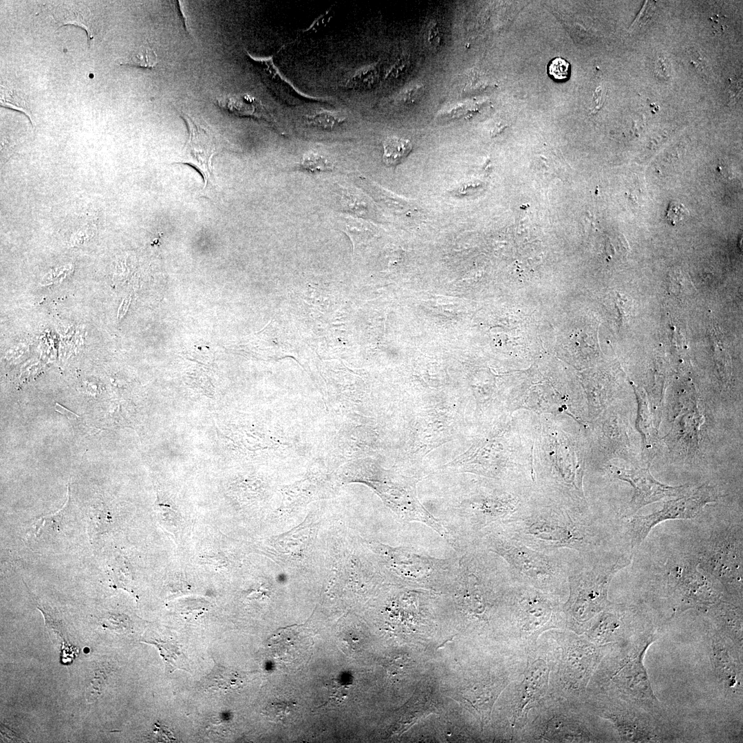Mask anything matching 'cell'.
<instances>
[{
	"label": "cell",
	"instance_id": "4fadbf2b",
	"mask_svg": "<svg viewBox=\"0 0 743 743\" xmlns=\"http://www.w3.org/2000/svg\"><path fill=\"white\" fill-rule=\"evenodd\" d=\"M505 686L504 680L484 677L463 687L454 699L471 712L483 727L489 722L493 707Z\"/></svg>",
	"mask_w": 743,
	"mask_h": 743
},
{
	"label": "cell",
	"instance_id": "e575fe53",
	"mask_svg": "<svg viewBox=\"0 0 743 743\" xmlns=\"http://www.w3.org/2000/svg\"><path fill=\"white\" fill-rule=\"evenodd\" d=\"M105 674L106 672H103L101 669H98L96 671L95 677L91 682V687L89 691V694L87 696V698H90V701L95 700L100 694L103 685L106 679Z\"/></svg>",
	"mask_w": 743,
	"mask_h": 743
},
{
	"label": "cell",
	"instance_id": "484cf974",
	"mask_svg": "<svg viewBox=\"0 0 743 743\" xmlns=\"http://www.w3.org/2000/svg\"><path fill=\"white\" fill-rule=\"evenodd\" d=\"M301 167L312 172L325 171L334 168L332 162L321 154L308 151L303 155L300 162Z\"/></svg>",
	"mask_w": 743,
	"mask_h": 743
},
{
	"label": "cell",
	"instance_id": "cb8c5ba5",
	"mask_svg": "<svg viewBox=\"0 0 743 743\" xmlns=\"http://www.w3.org/2000/svg\"><path fill=\"white\" fill-rule=\"evenodd\" d=\"M0 104L2 107L12 109L25 114L32 123L30 110L23 94L14 88L1 86Z\"/></svg>",
	"mask_w": 743,
	"mask_h": 743
},
{
	"label": "cell",
	"instance_id": "2e32d148",
	"mask_svg": "<svg viewBox=\"0 0 743 743\" xmlns=\"http://www.w3.org/2000/svg\"><path fill=\"white\" fill-rule=\"evenodd\" d=\"M276 655L284 663H301L310 656L312 639L302 626L282 629L275 638Z\"/></svg>",
	"mask_w": 743,
	"mask_h": 743
},
{
	"label": "cell",
	"instance_id": "f546056e",
	"mask_svg": "<svg viewBox=\"0 0 743 743\" xmlns=\"http://www.w3.org/2000/svg\"><path fill=\"white\" fill-rule=\"evenodd\" d=\"M308 120L314 125L325 129H332L341 122L340 118L330 112H319L308 117Z\"/></svg>",
	"mask_w": 743,
	"mask_h": 743
},
{
	"label": "cell",
	"instance_id": "ac0fdd59",
	"mask_svg": "<svg viewBox=\"0 0 743 743\" xmlns=\"http://www.w3.org/2000/svg\"><path fill=\"white\" fill-rule=\"evenodd\" d=\"M708 610L713 614L717 623L724 631V634L735 643L742 647V609L735 605L720 600ZM707 610V611H708Z\"/></svg>",
	"mask_w": 743,
	"mask_h": 743
},
{
	"label": "cell",
	"instance_id": "f1b7e54d",
	"mask_svg": "<svg viewBox=\"0 0 743 743\" xmlns=\"http://www.w3.org/2000/svg\"><path fill=\"white\" fill-rule=\"evenodd\" d=\"M66 505L67 504H65L64 508H62L58 513H56V514L39 517L36 522L35 534L39 535L42 528L46 527L51 528L53 531H59L61 528L63 526L61 523L65 520V513H66L67 509Z\"/></svg>",
	"mask_w": 743,
	"mask_h": 743
},
{
	"label": "cell",
	"instance_id": "9a60e30c",
	"mask_svg": "<svg viewBox=\"0 0 743 743\" xmlns=\"http://www.w3.org/2000/svg\"><path fill=\"white\" fill-rule=\"evenodd\" d=\"M711 660L718 678L733 693L742 692V663L735 650L721 634H714L710 641Z\"/></svg>",
	"mask_w": 743,
	"mask_h": 743
},
{
	"label": "cell",
	"instance_id": "8992f818",
	"mask_svg": "<svg viewBox=\"0 0 743 743\" xmlns=\"http://www.w3.org/2000/svg\"><path fill=\"white\" fill-rule=\"evenodd\" d=\"M695 556L699 568L729 594L742 596V528L731 526L715 530Z\"/></svg>",
	"mask_w": 743,
	"mask_h": 743
},
{
	"label": "cell",
	"instance_id": "d6a6232c",
	"mask_svg": "<svg viewBox=\"0 0 743 743\" xmlns=\"http://www.w3.org/2000/svg\"><path fill=\"white\" fill-rule=\"evenodd\" d=\"M96 231L97 228L94 224H84L73 234L71 241L74 244L83 242L86 239H91L96 233Z\"/></svg>",
	"mask_w": 743,
	"mask_h": 743
},
{
	"label": "cell",
	"instance_id": "8d00e7d4",
	"mask_svg": "<svg viewBox=\"0 0 743 743\" xmlns=\"http://www.w3.org/2000/svg\"><path fill=\"white\" fill-rule=\"evenodd\" d=\"M724 16H720L719 14H714L710 20L712 22V25L715 31L718 34H723L727 28V20Z\"/></svg>",
	"mask_w": 743,
	"mask_h": 743
},
{
	"label": "cell",
	"instance_id": "5b68a950",
	"mask_svg": "<svg viewBox=\"0 0 743 743\" xmlns=\"http://www.w3.org/2000/svg\"><path fill=\"white\" fill-rule=\"evenodd\" d=\"M663 579L674 612L708 610L722 599V586L698 566L695 555H680L664 565Z\"/></svg>",
	"mask_w": 743,
	"mask_h": 743
},
{
	"label": "cell",
	"instance_id": "603a6c76",
	"mask_svg": "<svg viewBox=\"0 0 743 743\" xmlns=\"http://www.w3.org/2000/svg\"><path fill=\"white\" fill-rule=\"evenodd\" d=\"M383 160L387 166H396L408 156L412 149L409 140L387 137L383 142Z\"/></svg>",
	"mask_w": 743,
	"mask_h": 743
},
{
	"label": "cell",
	"instance_id": "4316f807",
	"mask_svg": "<svg viewBox=\"0 0 743 743\" xmlns=\"http://www.w3.org/2000/svg\"><path fill=\"white\" fill-rule=\"evenodd\" d=\"M547 72L554 81L565 82L570 76L571 65L563 58L556 57L548 63Z\"/></svg>",
	"mask_w": 743,
	"mask_h": 743
},
{
	"label": "cell",
	"instance_id": "30bf717a",
	"mask_svg": "<svg viewBox=\"0 0 743 743\" xmlns=\"http://www.w3.org/2000/svg\"><path fill=\"white\" fill-rule=\"evenodd\" d=\"M182 118L186 123L189 138L182 151L181 162L195 168L202 175L206 187L213 176L212 159L222 144L202 120L184 114Z\"/></svg>",
	"mask_w": 743,
	"mask_h": 743
},
{
	"label": "cell",
	"instance_id": "e0dca14e",
	"mask_svg": "<svg viewBox=\"0 0 743 743\" xmlns=\"http://www.w3.org/2000/svg\"><path fill=\"white\" fill-rule=\"evenodd\" d=\"M548 667L542 660L535 661L528 669L520 686L514 709V721L524 716L528 707L544 693L548 682Z\"/></svg>",
	"mask_w": 743,
	"mask_h": 743
},
{
	"label": "cell",
	"instance_id": "5bb4252c",
	"mask_svg": "<svg viewBox=\"0 0 743 743\" xmlns=\"http://www.w3.org/2000/svg\"><path fill=\"white\" fill-rule=\"evenodd\" d=\"M603 717L614 724L623 742H652L664 739L652 717L635 708L605 711Z\"/></svg>",
	"mask_w": 743,
	"mask_h": 743
},
{
	"label": "cell",
	"instance_id": "f35d334b",
	"mask_svg": "<svg viewBox=\"0 0 743 743\" xmlns=\"http://www.w3.org/2000/svg\"><path fill=\"white\" fill-rule=\"evenodd\" d=\"M656 68L657 72L663 76L667 77L669 74V67L668 63L663 57H660L656 63Z\"/></svg>",
	"mask_w": 743,
	"mask_h": 743
},
{
	"label": "cell",
	"instance_id": "6da1fadb",
	"mask_svg": "<svg viewBox=\"0 0 743 743\" xmlns=\"http://www.w3.org/2000/svg\"><path fill=\"white\" fill-rule=\"evenodd\" d=\"M499 528L540 551L585 554L596 551L600 542L588 512L550 499L533 489L517 513Z\"/></svg>",
	"mask_w": 743,
	"mask_h": 743
},
{
	"label": "cell",
	"instance_id": "ab89813d",
	"mask_svg": "<svg viewBox=\"0 0 743 743\" xmlns=\"http://www.w3.org/2000/svg\"><path fill=\"white\" fill-rule=\"evenodd\" d=\"M55 409L57 411L65 416L68 419L76 420L79 418V416L77 414L61 405L59 403H56Z\"/></svg>",
	"mask_w": 743,
	"mask_h": 743
},
{
	"label": "cell",
	"instance_id": "3957f363",
	"mask_svg": "<svg viewBox=\"0 0 743 743\" xmlns=\"http://www.w3.org/2000/svg\"><path fill=\"white\" fill-rule=\"evenodd\" d=\"M632 557L613 552H571L568 561V599L563 612L574 622H587L611 603L607 593L614 575L629 566Z\"/></svg>",
	"mask_w": 743,
	"mask_h": 743
},
{
	"label": "cell",
	"instance_id": "ba28073f",
	"mask_svg": "<svg viewBox=\"0 0 743 743\" xmlns=\"http://www.w3.org/2000/svg\"><path fill=\"white\" fill-rule=\"evenodd\" d=\"M654 640V636L646 632L638 637L613 676L614 682L628 700L645 710L656 707L658 702L643 664L645 652Z\"/></svg>",
	"mask_w": 743,
	"mask_h": 743
},
{
	"label": "cell",
	"instance_id": "277c9868",
	"mask_svg": "<svg viewBox=\"0 0 743 743\" xmlns=\"http://www.w3.org/2000/svg\"><path fill=\"white\" fill-rule=\"evenodd\" d=\"M488 552L502 557L515 583L531 586L550 595L568 590V561L563 551L546 552L531 548L500 528L481 539Z\"/></svg>",
	"mask_w": 743,
	"mask_h": 743
},
{
	"label": "cell",
	"instance_id": "d4e9b609",
	"mask_svg": "<svg viewBox=\"0 0 743 743\" xmlns=\"http://www.w3.org/2000/svg\"><path fill=\"white\" fill-rule=\"evenodd\" d=\"M122 64L152 69L158 64V55L153 47L142 45L132 52Z\"/></svg>",
	"mask_w": 743,
	"mask_h": 743
},
{
	"label": "cell",
	"instance_id": "44dd1931",
	"mask_svg": "<svg viewBox=\"0 0 743 743\" xmlns=\"http://www.w3.org/2000/svg\"><path fill=\"white\" fill-rule=\"evenodd\" d=\"M248 679L247 673L237 671L216 663L211 671L203 678L202 687L224 691L241 689Z\"/></svg>",
	"mask_w": 743,
	"mask_h": 743
},
{
	"label": "cell",
	"instance_id": "8fae6325",
	"mask_svg": "<svg viewBox=\"0 0 743 743\" xmlns=\"http://www.w3.org/2000/svg\"><path fill=\"white\" fill-rule=\"evenodd\" d=\"M610 471L614 477L629 483L634 488L629 503L630 513L625 516L666 497L681 495L689 490L688 485L672 486L662 484L652 476L648 468L626 469L612 466Z\"/></svg>",
	"mask_w": 743,
	"mask_h": 743
},
{
	"label": "cell",
	"instance_id": "7a4b0ae2",
	"mask_svg": "<svg viewBox=\"0 0 743 743\" xmlns=\"http://www.w3.org/2000/svg\"><path fill=\"white\" fill-rule=\"evenodd\" d=\"M578 442L555 422H543L532 465L533 490L543 496L588 512L583 480L584 462Z\"/></svg>",
	"mask_w": 743,
	"mask_h": 743
},
{
	"label": "cell",
	"instance_id": "d6986e66",
	"mask_svg": "<svg viewBox=\"0 0 743 743\" xmlns=\"http://www.w3.org/2000/svg\"><path fill=\"white\" fill-rule=\"evenodd\" d=\"M543 735L559 742H590V733L577 721L566 717H554L546 725Z\"/></svg>",
	"mask_w": 743,
	"mask_h": 743
},
{
	"label": "cell",
	"instance_id": "7402d4cb",
	"mask_svg": "<svg viewBox=\"0 0 743 743\" xmlns=\"http://www.w3.org/2000/svg\"><path fill=\"white\" fill-rule=\"evenodd\" d=\"M263 712L270 721L286 724L295 720L298 713V704L292 700L277 699L270 702Z\"/></svg>",
	"mask_w": 743,
	"mask_h": 743
},
{
	"label": "cell",
	"instance_id": "4dcf8cb0",
	"mask_svg": "<svg viewBox=\"0 0 743 743\" xmlns=\"http://www.w3.org/2000/svg\"><path fill=\"white\" fill-rule=\"evenodd\" d=\"M689 215L687 208L680 202H671L668 206L666 219L672 225L684 219Z\"/></svg>",
	"mask_w": 743,
	"mask_h": 743
},
{
	"label": "cell",
	"instance_id": "ffe728a7",
	"mask_svg": "<svg viewBox=\"0 0 743 743\" xmlns=\"http://www.w3.org/2000/svg\"><path fill=\"white\" fill-rule=\"evenodd\" d=\"M55 21L61 26L73 25L83 29L90 46L94 38L91 29V12L87 7L78 3H65L59 5L54 11Z\"/></svg>",
	"mask_w": 743,
	"mask_h": 743
},
{
	"label": "cell",
	"instance_id": "1f68e13d",
	"mask_svg": "<svg viewBox=\"0 0 743 743\" xmlns=\"http://www.w3.org/2000/svg\"><path fill=\"white\" fill-rule=\"evenodd\" d=\"M147 643H151L157 646L164 660L166 663H169L168 664L169 665L172 664L173 660H175L177 655L180 654L179 648L170 643L155 640L147 642Z\"/></svg>",
	"mask_w": 743,
	"mask_h": 743
},
{
	"label": "cell",
	"instance_id": "74e56055",
	"mask_svg": "<svg viewBox=\"0 0 743 743\" xmlns=\"http://www.w3.org/2000/svg\"><path fill=\"white\" fill-rule=\"evenodd\" d=\"M649 5V3L646 4V8L644 6L640 14L638 15L637 18L633 23L632 26V28H636V27L640 25V24L645 23L648 21L652 15V14H648L649 9L652 8Z\"/></svg>",
	"mask_w": 743,
	"mask_h": 743
},
{
	"label": "cell",
	"instance_id": "836d02e7",
	"mask_svg": "<svg viewBox=\"0 0 743 743\" xmlns=\"http://www.w3.org/2000/svg\"><path fill=\"white\" fill-rule=\"evenodd\" d=\"M105 619L109 626L113 628L120 631H129L131 629V621L125 615L109 614Z\"/></svg>",
	"mask_w": 743,
	"mask_h": 743
},
{
	"label": "cell",
	"instance_id": "52a82bcc",
	"mask_svg": "<svg viewBox=\"0 0 743 743\" xmlns=\"http://www.w3.org/2000/svg\"><path fill=\"white\" fill-rule=\"evenodd\" d=\"M714 488L703 484L669 499L656 511L647 515L625 517L627 535L632 548H638L656 525L667 520L689 519L697 517L708 504L717 500Z\"/></svg>",
	"mask_w": 743,
	"mask_h": 743
},
{
	"label": "cell",
	"instance_id": "7c38bea8",
	"mask_svg": "<svg viewBox=\"0 0 743 743\" xmlns=\"http://www.w3.org/2000/svg\"><path fill=\"white\" fill-rule=\"evenodd\" d=\"M596 616L588 634L596 643L614 641L626 634L644 633L643 617L634 608L610 603Z\"/></svg>",
	"mask_w": 743,
	"mask_h": 743
},
{
	"label": "cell",
	"instance_id": "83f0119b",
	"mask_svg": "<svg viewBox=\"0 0 743 743\" xmlns=\"http://www.w3.org/2000/svg\"><path fill=\"white\" fill-rule=\"evenodd\" d=\"M328 691L327 702L319 707L338 706L345 700L347 695L346 685L337 680H332L325 686Z\"/></svg>",
	"mask_w": 743,
	"mask_h": 743
},
{
	"label": "cell",
	"instance_id": "9c48e42d",
	"mask_svg": "<svg viewBox=\"0 0 743 743\" xmlns=\"http://www.w3.org/2000/svg\"><path fill=\"white\" fill-rule=\"evenodd\" d=\"M510 606L517 625L526 631L539 629L553 622L560 613L552 595L531 586L513 582Z\"/></svg>",
	"mask_w": 743,
	"mask_h": 743
},
{
	"label": "cell",
	"instance_id": "d590c367",
	"mask_svg": "<svg viewBox=\"0 0 743 743\" xmlns=\"http://www.w3.org/2000/svg\"><path fill=\"white\" fill-rule=\"evenodd\" d=\"M729 104L734 105L741 97L742 94V80L730 81L728 86Z\"/></svg>",
	"mask_w": 743,
	"mask_h": 743
}]
</instances>
